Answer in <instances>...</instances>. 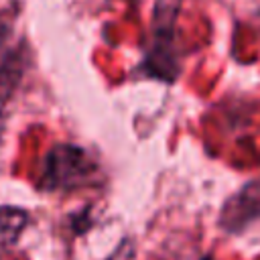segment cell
I'll return each instance as SVG.
<instances>
[{"label": "cell", "instance_id": "2", "mask_svg": "<svg viewBox=\"0 0 260 260\" xmlns=\"http://www.w3.org/2000/svg\"><path fill=\"white\" fill-rule=\"evenodd\" d=\"M22 65V49L12 41V28L0 16V108L18 85Z\"/></svg>", "mask_w": 260, "mask_h": 260}, {"label": "cell", "instance_id": "3", "mask_svg": "<svg viewBox=\"0 0 260 260\" xmlns=\"http://www.w3.org/2000/svg\"><path fill=\"white\" fill-rule=\"evenodd\" d=\"M28 223V215L18 207H0V246H10L18 240Z\"/></svg>", "mask_w": 260, "mask_h": 260}, {"label": "cell", "instance_id": "1", "mask_svg": "<svg viewBox=\"0 0 260 260\" xmlns=\"http://www.w3.org/2000/svg\"><path fill=\"white\" fill-rule=\"evenodd\" d=\"M91 175H93V165L81 148L59 144L45 158L41 187L47 191L75 189L87 183Z\"/></svg>", "mask_w": 260, "mask_h": 260}]
</instances>
